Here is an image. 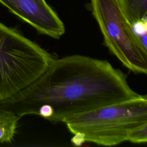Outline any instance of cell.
<instances>
[{
  "instance_id": "cell-1",
  "label": "cell",
  "mask_w": 147,
  "mask_h": 147,
  "mask_svg": "<svg viewBox=\"0 0 147 147\" xmlns=\"http://www.w3.org/2000/svg\"><path fill=\"white\" fill-rule=\"evenodd\" d=\"M127 76L107 61L75 55L53 59L33 82L10 98L0 108L20 118L38 115L43 105L53 110L48 119L63 122L67 118L138 96Z\"/></svg>"
},
{
  "instance_id": "cell-2",
  "label": "cell",
  "mask_w": 147,
  "mask_h": 147,
  "mask_svg": "<svg viewBox=\"0 0 147 147\" xmlns=\"http://www.w3.org/2000/svg\"><path fill=\"white\" fill-rule=\"evenodd\" d=\"M68 130L85 142L114 146L127 141L136 130L147 125V96L111 104L67 118Z\"/></svg>"
},
{
  "instance_id": "cell-3",
  "label": "cell",
  "mask_w": 147,
  "mask_h": 147,
  "mask_svg": "<svg viewBox=\"0 0 147 147\" xmlns=\"http://www.w3.org/2000/svg\"><path fill=\"white\" fill-rule=\"evenodd\" d=\"M53 59L17 29L0 22V102L36 80Z\"/></svg>"
},
{
  "instance_id": "cell-4",
  "label": "cell",
  "mask_w": 147,
  "mask_h": 147,
  "mask_svg": "<svg viewBox=\"0 0 147 147\" xmlns=\"http://www.w3.org/2000/svg\"><path fill=\"white\" fill-rule=\"evenodd\" d=\"M91 6L105 46L129 70L146 74L147 49L133 32L118 0H91Z\"/></svg>"
},
{
  "instance_id": "cell-5",
  "label": "cell",
  "mask_w": 147,
  "mask_h": 147,
  "mask_svg": "<svg viewBox=\"0 0 147 147\" xmlns=\"http://www.w3.org/2000/svg\"><path fill=\"white\" fill-rule=\"evenodd\" d=\"M0 3L41 34L57 39L65 33L63 22L45 0H0Z\"/></svg>"
},
{
  "instance_id": "cell-6",
  "label": "cell",
  "mask_w": 147,
  "mask_h": 147,
  "mask_svg": "<svg viewBox=\"0 0 147 147\" xmlns=\"http://www.w3.org/2000/svg\"><path fill=\"white\" fill-rule=\"evenodd\" d=\"M20 117L9 110L0 108V143H11Z\"/></svg>"
},
{
  "instance_id": "cell-7",
  "label": "cell",
  "mask_w": 147,
  "mask_h": 147,
  "mask_svg": "<svg viewBox=\"0 0 147 147\" xmlns=\"http://www.w3.org/2000/svg\"><path fill=\"white\" fill-rule=\"evenodd\" d=\"M118 2L130 24L146 17L147 0H118Z\"/></svg>"
},
{
  "instance_id": "cell-8",
  "label": "cell",
  "mask_w": 147,
  "mask_h": 147,
  "mask_svg": "<svg viewBox=\"0 0 147 147\" xmlns=\"http://www.w3.org/2000/svg\"><path fill=\"white\" fill-rule=\"evenodd\" d=\"M128 141L133 143H146L147 141V125L136 130L130 134Z\"/></svg>"
},
{
  "instance_id": "cell-9",
  "label": "cell",
  "mask_w": 147,
  "mask_h": 147,
  "mask_svg": "<svg viewBox=\"0 0 147 147\" xmlns=\"http://www.w3.org/2000/svg\"><path fill=\"white\" fill-rule=\"evenodd\" d=\"M131 25H132L133 32L134 33L136 36L140 39V41H141V39L142 37L145 36H146V33H147L146 17L133 23Z\"/></svg>"
},
{
  "instance_id": "cell-10",
  "label": "cell",
  "mask_w": 147,
  "mask_h": 147,
  "mask_svg": "<svg viewBox=\"0 0 147 147\" xmlns=\"http://www.w3.org/2000/svg\"><path fill=\"white\" fill-rule=\"evenodd\" d=\"M52 107L49 105H43L40 107L38 111V115L46 119H48L53 114Z\"/></svg>"
},
{
  "instance_id": "cell-11",
  "label": "cell",
  "mask_w": 147,
  "mask_h": 147,
  "mask_svg": "<svg viewBox=\"0 0 147 147\" xmlns=\"http://www.w3.org/2000/svg\"><path fill=\"white\" fill-rule=\"evenodd\" d=\"M71 142L75 146H80L85 142V141L80 134H74V136L71 139Z\"/></svg>"
}]
</instances>
